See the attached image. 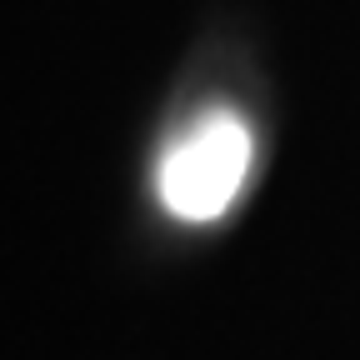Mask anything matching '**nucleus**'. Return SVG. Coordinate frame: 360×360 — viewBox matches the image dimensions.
I'll list each match as a JSON object with an SVG mask.
<instances>
[{
    "mask_svg": "<svg viewBox=\"0 0 360 360\" xmlns=\"http://www.w3.org/2000/svg\"><path fill=\"white\" fill-rule=\"evenodd\" d=\"M250 170V130L231 110L200 115L160 160V200L180 220H215Z\"/></svg>",
    "mask_w": 360,
    "mask_h": 360,
    "instance_id": "1",
    "label": "nucleus"
}]
</instances>
